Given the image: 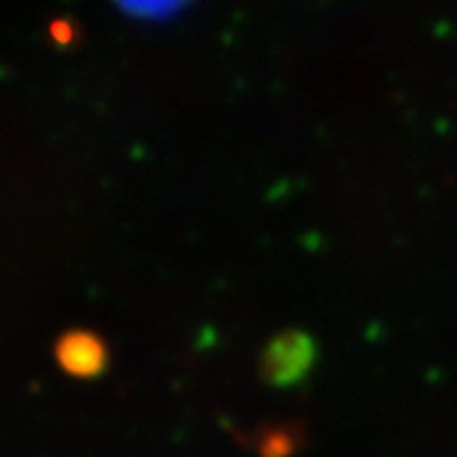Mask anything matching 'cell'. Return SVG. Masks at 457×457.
I'll list each match as a JSON object with an SVG mask.
<instances>
[{"instance_id": "obj_2", "label": "cell", "mask_w": 457, "mask_h": 457, "mask_svg": "<svg viewBox=\"0 0 457 457\" xmlns=\"http://www.w3.org/2000/svg\"><path fill=\"white\" fill-rule=\"evenodd\" d=\"M132 13H145V16H158L179 5V0H120Z\"/></svg>"}, {"instance_id": "obj_1", "label": "cell", "mask_w": 457, "mask_h": 457, "mask_svg": "<svg viewBox=\"0 0 457 457\" xmlns=\"http://www.w3.org/2000/svg\"><path fill=\"white\" fill-rule=\"evenodd\" d=\"M59 363L69 374L95 376L107 363V348L97 336L87 330H74L59 343Z\"/></svg>"}]
</instances>
